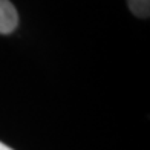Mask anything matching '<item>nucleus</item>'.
<instances>
[{
    "instance_id": "nucleus-1",
    "label": "nucleus",
    "mask_w": 150,
    "mask_h": 150,
    "mask_svg": "<svg viewBox=\"0 0 150 150\" xmlns=\"http://www.w3.org/2000/svg\"><path fill=\"white\" fill-rule=\"evenodd\" d=\"M18 25V14L9 0H0V34H9Z\"/></svg>"
},
{
    "instance_id": "nucleus-2",
    "label": "nucleus",
    "mask_w": 150,
    "mask_h": 150,
    "mask_svg": "<svg viewBox=\"0 0 150 150\" xmlns=\"http://www.w3.org/2000/svg\"><path fill=\"white\" fill-rule=\"evenodd\" d=\"M127 6L139 18H147L150 14V0H127Z\"/></svg>"
},
{
    "instance_id": "nucleus-3",
    "label": "nucleus",
    "mask_w": 150,
    "mask_h": 150,
    "mask_svg": "<svg viewBox=\"0 0 150 150\" xmlns=\"http://www.w3.org/2000/svg\"><path fill=\"white\" fill-rule=\"evenodd\" d=\"M0 150H12V149H11V147H8L6 144H3V142L0 141Z\"/></svg>"
}]
</instances>
